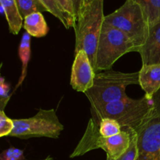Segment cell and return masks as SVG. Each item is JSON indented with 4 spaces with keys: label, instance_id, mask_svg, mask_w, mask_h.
Returning a JSON list of instances; mask_svg holds the SVG:
<instances>
[{
    "label": "cell",
    "instance_id": "obj_1",
    "mask_svg": "<svg viewBox=\"0 0 160 160\" xmlns=\"http://www.w3.org/2000/svg\"><path fill=\"white\" fill-rule=\"evenodd\" d=\"M153 106L152 98L144 96L141 98H132L128 95L117 101L101 106L91 107L92 119L97 123L103 118L117 120L122 128L136 130Z\"/></svg>",
    "mask_w": 160,
    "mask_h": 160
},
{
    "label": "cell",
    "instance_id": "obj_2",
    "mask_svg": "<svg viewBox=\"0 0 160 160\" xmlns=\"http://www.w3.org/2000/svg\"><path fill=\"white\" fill-rule=\"evenodd\" d=\"M104 0H94L86 5L77 20L74 54L84 50L95 67L97 48L104 23Z\"/></svg>",
    "mask_w": 160,
    "mask_h": 160
},
{
    "label": "cell",
    "instance_id": "obj_3",
    "mask_svg": "<svg viewBox=\"0 0 160 160\" xmlns=\"http://www.w3.org/2000/svg\"><path fill=\"white\" fill-rule=\"evenodd\" d=\"M134 84H139L138 72L123 73L109 70L96 73L93 86L84 94L91 107L101 106L127 96V88Z\"/></svg>",
    "mask_w": 160,
    "mask_h": 160
},
{
    "label": "cell",
    "instance_id": "obj_4",
    "mask_svg": "<svg viewBox=\"0 0 160 160\" xmlns=\"http://www.w3.org/2000/svg\"><path fill=\"white\" fill-rule=\"evenodd\" d=\"M104 23L124 33L135 45L137 52L146 42L150 26L140 5L126 0L119 9L105 16Z\"/></svg>",
    "mask_w": 160,
    "mask_h": 160
},
{
    "label": "cell",
    "instance_id": "obj_5",
    "mask_svg": "<svg viewBox=\"0 0 160 160\" xmlns=\"http://www.w3.org/2000/svg\"><path fill=\"white\" fill-rule=\"evenodd\" d=\"M131 141V128H123L119 134L104 138L100 134L98 125L91 118L84 135L70 157H79L89 152L101 148L106 152V156L117 159L128 150Z\"/></svg>",
    "mask_w": 160,
    "mask_h": 160
},
{
    "label": "cell",
    "instance_id": "obj_6",
    "mask_svg": "<svg viewBox=\"0 0 160 160\" xmlns=\"http://www.w3.org/2000/svg\"><path fill=\"white\" fill-rule=\"evenodd\" d=\"M136 52L135 45L122 31L103 23L95 58V73L111 70L116 62L127 53Z\"/></svg>",
    "mask_w": 160,
    "mask_h": 160
},
{
    "label": "cell",
    "instance_id": "obj_7",
    "mask_svg": "<svg viewBox=\"0 0 160 160\" xmlns=\"http://www.w3.org/2000/svg\"><path fill=\"white\" fill-rule=\"evenodd\" d=\"M14 128L9 137L20 139L48 138L57 139L64 130L55 109H38L32 117L13 119Z\"/></svg>",
    "mask_w": 160,
    "mask_h": 160
},
{
    "label": "cell",
    "instance_id": "obj_8",
    "mask_svg": "<svg viewBox=\"0 0 160 160\" xmlns=\"http://www.w3.org/2000/svg\"><path fill=\"white\" fill-rule=\"evenodd\" d=\"M152 102L150 112L134 130L138 134L136 160H160V90Z\"/></svg>",
    "mask_w": 160,
    "mask_h": 160
},
{
    "label": "cell",
    "instance_id": "obj_9",
    "mask_svg": "<svg viewBox=\"0 0 160 160\" xmlns=\"http://www.w3.org/2000/svg\"><path fill=\"white\" fill-rule=\"evenodd\" d=\"M96 73L88 56L84 50L74 54L70 75V86L73 90L85 93L94 84Z\"/></svg>",
    "mask_w": 160,
    "mask_h": 160
},
{
    "label": "cell",
    "instance_id": "obj_10",
    "mask_svg": "<svg viewBox=\"0 0 160 160\" xmlns=\"http://www.w3.org/2000/svg\"><path fill=\"white\" fill-rule=\"evenodd\" d=\"M138 53L142 65L160 64V21L150 27L148 39Z\"/></svg>",
    "mask_w": 160,
    "mask_h": 160
},
{
    "label": "cell",
    "instance_id": "obj_11",
    "mask_svg": "<svg viewBox=\"0 0 160 160\" xmlns=\"http://www.w3.org/2000/svg\"><path fill=\"white\" fill-rule=\"evenodd\" d=\"M138 81L145 96L152 99L160 90V64L142 65L138 71Z\"/></svg>",
    "mask_w": 160,
    "mask_h": 160
},
{
    "label": "cell",
    "instance_id": "obj_12",
    "mask_svg": "<svg viewBox=\"0 0 160 160\" xmlns=\"http://www.w3.org/2000/svg\"><path fill=\"white\" fill-rule=\"evenodd\" d=\"M0 2L8 23L9 32L12 34H18L23 27V19L16 0H0Z\"/></svg>",
    "mask_w": 160,
    "mask_h": 160
},
{
    "label": "cell",
    "instance_id": "obj_13",
    "mask_svg": "<svg viewBox=\"0 0 160 160\" xmlns=\"http://www.w3.org/2000/svg\"><path fill=\"white\" fill-rule=\"evenodd\" d=\"M23 28L31 37L42 38L48 34L49 28L42 12H35L23 18Z\"/></svg>",
    "mask_w": 160,
    "mask_h": 160
},
{
    "label": "cell",
    "instance_id": "obj_14",
    "mask_svg": "<svg viewBox=\"0 0 160 160\" xmlns=\"http://www.w3.org/2000/svg\"><path fill=\"white\" fill-rule=\"evenodd\" d=\"M47 9V12H50L52 15L58 19L62 23L65 28L70 29L73 28H76L77 21L73 17L67 13L62 9L56 0H39Z\"/></svg>",
    "mask_w": 160,
    "mask_h": 160
},
{
    "label": "cell",
    "instance_id": "obj_15",
    "mask_svg": "<svg viewBox=\"0 0 160 160\" xmlns=\"http://www.w3.org/2000/svg\"><path fill=\"white\" fill-rule=\"evenodd\" d=\"M31 36L25 31L23 34L21 41H20V44L18 49V54L22 63L21 75L19 78L18 82L16 85L13 92L23 84V81H24L25 78L27 76L28 62H29L30 58H31Z\"/></svg>",
    "mask_w": 160,
    "mask_h": 160
},
{
    "label": "cell",
    "instance_id": "obj_16",
    "mask_svg": "<svg viewBox=\"0 0 160 160\" xmlns=\"http://www.w3.org/2000/svg\"><path fill=\"white\" fill-rule=\"evenodd\" d=\"M140 5L152 27L160 21V0H132Z\"/></svg>",
    "mask_w": 160,
    "mask_h": 160
},
{
    "label": "cell",
    "instance_id": "obj_17",
    "mask_svg": "<svg viewBox=\"0 0 160 160\" xmlns=\"http://www.w3.org/2000/svg\"><path fill=\"white\" fill-rule=\"evenodd\" d=\"M23 19L35 12H47V9L39 0H16Z\"/></svg>",
    "mask_w": 160,
    "mask_h": 160
},
{
    "label": "cell",
    "instance_id": "obj_18",
    "mask_svg": "<svg viewBox=\"0 0 160 160\" xmlns=\"http://www.w3.org/2000/svg\"><path fill=\"white\" fill-rule=\"evenodd\" d=\"M99 133L102 137L109 138L119 134L122 131L121 125L117 120L110 118H103L100 120Z\"/></svg>",
    "mask_w": 160,
    "mask_h": 160
},
{
    "label": "cell",
    "instance_id": "obj_19",
    "mask_svg": "<svg viewBox=\"0 0 160 160\" xmlns=\"http://www.w3.org/2000/svg\"><path fill=\"white\" fill-rule=\"evenodd\" d=\"M131 141L129 148L118 159H113L106 156V160H136L138 156V134L134 130L131 129Z\"/></svg>",
    "mask_w": 160,
    "mask_h": 160
},
{
    "label": "cell",
    "instance_id": "obj_20",
    "mask_svg": "<svg viewBox=\"0 0 160 160\" xmlns=\"http://www.w3.org/2000/svg\"><path fill=\"white\" fill-rule=\"evenodd\" d=\"M14 128L13 119L8 117L4 111L0 110V138L10 135Z\"/></svg>",
    "mask_w": 160,
    "mask_h": 160
},
{
    "label": "cell",
    "instance_id": "obj_21",
    "mask_svg": "<svg viewBox=\"0 0 160 160\" xmlns=\"http://www.w3.org/2000/svg\"><path fill=\"white\" fill-rule=\"evenodd\" d=\"M10 87L3 77L0 78V110L4 111L12 94L9 93Z\"/></svg>",
    "mask_w": 160,
    "mask_h": 160
},
{
    "label": "cell",
    "instance_id": "obj_22",
    "mask_svg": "<svg viewBox=\"0 0 160 160\" xmlns=\"http://www.w3.org/2000/svg\"><path fill=\"white\" fill-rule=\"evenodd\" d=\"M24 159L23 150L14 147L4 150L0 155V160H24Z\"/></svg>",
    "mask_w": 160,
    "mask_h": 160
},
{
    "label": "cell",
    "instance_id": "obj_23",
    "mask_svg": "<svg viewBox=\"0 0 160 160\" xmlns=\"http://www.w3.org/2000/svg\"><path fill=\"white\" fill-rule=\"evenodd\" d=\"M56 1H57V2L59 3V6L62 7V9H63L65 12H67V13L70 14V15L71 16V17H73V18L75 19V20H76L73 0H56Z\"/></svg>",
    "mask_w": 160,
    "mask_h": 160
},
{
    "label": "cell",
    "instance_id": "obj_24",
    "mask_svg": "<svg viewBox=\"0 0 160 160\" xmlns=\"http://www.w3.org/2000/svg\"><path fill=\"white\" fill-rule=\"evenodd\" d=\"M73 8H74L75 17L76 20H78V17L81 14L82 11L84 10V7L86 6L85 0H73Z\"/></svg>",
    "mask_w": 160,
    "mask_h": 160
},
{
    "label": "cell",
    "instance_id": "obj_25",
    "mask_svg": "<svg viewBox=\"0 0 160 160\" xmlns=\"http://www.w3.org/2000/svg\"><path fill=\"white\" fill-rule=\"evenodd\" d=\"M41 160H53V159L51 157V156H48V157H46L45 159H41Z\"/></svg>",
    "mask_w": 160,
    "mask_h": 160
},
{
    "label": "cell",
    "instance_id": "obj_26",
    "mask_svg": "<svg viewBox=\"0 0 160 160\" xmlns=\"http://www.w3.org/2000/svg\"><path fill=\"white\" fill-rule=\"evenodd\" d=\"M92 1H94V0H85V3H86V5L89 4V3L92 2Z\"/></svg>",
    "mask_w": 160,
    "mask_h": 160
}]
</instances>
